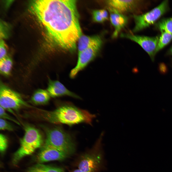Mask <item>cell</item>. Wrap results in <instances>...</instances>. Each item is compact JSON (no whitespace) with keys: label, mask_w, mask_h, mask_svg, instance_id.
Here are the masks:
<instances>
[{"label":"cell","mask_w":172,"mask_h":172,"mask_svg":"<svg viewBox=\"0 0 172 172\" xmlns=\"http://www.w3.org/2000/svg\"><path fill=\"white\" fill-rule=\"evenodd\" d=\"M154 28L161 32H166L172 34V16L159 20L155 24Z\"/></svg>","instance_id":"2e32d148"},{"label":"cell","mask_w":172,"mask_h":172,"mask_svg":"<svg viewBox=\"0 0 172 172\" xmlns=\"http://www.w3.org/2000/svg\"><path fill=\"white\" fill-rule=\"evenodd\" d=\"M47 90L50 97L53 98L67 96L76 99L81 98L80 96L69 90L58 80L49 79Z\"/></svg>","instance_id":"7c38bea8"},{"label":"cell","mask_w":172,"mask_h":172,"mask_svg":"<svg viewBox=\"0 0 172 172\" xmlns=\"http://www.w3.org/2000/svg\"><path fill=\"white\" fill-rule=\"evenodd\" d=\"M103 43L96 44L78 53L77 62L75 66L71 70L69 76L74 78L78 73L85 68L98 55Z\"/></svg>","instance_id":"ba28073f"},{"label":"cell","mask_w":172,"mask_h":172,"mask_svg":"<svg viewBox=\"0 0 172 172\" xmlns=\"http://www.w3.org/2000/svg\"><path fill=\"white\" fill-rule=\"evenodd\" d=\"M8 145V140L6 136L2 134H0V150L1 153L5 151Z\"/></svg>","instance_id":"603a6c76"},{"label":"cell","mask_w":172,"mask_h":172,"mask_svg":"<svg viewBox=\"0 0 172 172\" xmlns=\"http://www.w3.org/2000/svg\"><path fill=\"white\" fill-rule=\"evenodd\" d=\"M29 170L34 172H64L61 168L41 164L36 165Z\"/></svg>","instance_id":"d6986e66"},{"label":"cell","mask_w":172,"mask_h":172,"mask_svg":"<svg viewBox=\"0 0 172 172\" xmlns=\"http://www.w3.org/2000/svg\"><path fill=\"white\" fill-rule=\"evenodd\" d=\"M50 97L47 90L39 89L35 91L31 98L30 101L35 105H44L49 102Z\"/></svg>","instance_id":"9a60e30c"},{"label":"cell","mask_w":172,"mask_h":172,"mask_svg":"<svg viewBox=\"0 0 172 172\" xmlns=\"http://www.w3.org/2000/svg\"><path fill=\"white\" fill-rule=\"evenodd\" d=\"M73 172H83L79 169H76L74 170Z\"/></svg>","instance_id":"484cf974"},{"label":"cell","mask_w":172,"mask_h":172,"mask_svg":"<svg viewBox=\"0 0 172 172\" xmlns=\"http://www.w3.org/2000/svg\"><path fill=\"white\" fill-rule=\"evenodd\" d=\"M7 55V50L4 41L0 40V59H1Z\"/></svg>","instance_id":"cb8c5ba5"},{"label":"cell","mask_w":172,"mask_h":172,"mask_svg":"<svg viewBox=\"0 0 172 172\" xmlns=\"http://www.w3.org/2000/svg\"><path fill=\"white\" fill-rule=\"evenodd\" d=\"M92 16L94 22L99 23H103L108 20V13L105 9L95 10L93 11Z\"/></svg>","instance_id":"ffe728a7"},{"label":"cell","mask_w":172,"mask_h":172,"mask_svg":"<svg viewBox=\"0 0 172 172\" xmlns=\"http://www.w3.org/2000/svg\"><path fill=\"white\" fill-rule=\"evenodd\" d=\"M160 35L149 37L129 33H121V37L129 39L139 44L147 53L153 61Z\"/></svg>","instance_id":"9c48e42d"},{"label":"cell","mask_w":172,"mask_h":172,"mask_svg":"<svg viewBox=\"0 0 172 172\" xmlns=\"http://www.w3.org/2000/svg\"><path fill=\"white\" fill-rule=\"evenodd\" d=\"M107 9L109 13L110 21L114 29L112 37L116 38L127 24L128 18L123 14L113 9L107 7Z\"/></svg>","instance_id":"4fadbf2b"},{"label":"cell","mask_w":172,"mask_h":172,"mask_svg":"<svg viewBox=\"0 0 172 172\" xmlns=\"http://www.w3.org/2000/svg\"><path fill=\"white\" fill-rule=\"evenodd\" d=\"M46 133L45 144L52 146L68 156L74 153L75 145L73 138L61 126L48 128Z\"/></svg>","instance_id":"277c9868"},{"label":"cell","mask_w":172,"mask_h":172,"mask_svg":"<svg viewBox=\"0 0 172 172\" xmlns=\"http://www.w3.org/2000/svg\"><path fill=\"white\" fill-rule=\"evenodd\" d=\"M77 41L78 53L89 47L103 43V42L102 37L99 35L89 36L81 35Z\"/></svg>","instance_id":"5bb4252c"},{"label":"cell","mask_w":172,"mask_h":172,"mask_svg":"<svg viewBox=\"0 0 172 172\" xmlns=\"http://www.w3.org/2000/svg\"><path fill=\"white\" fill-rule=\"evenodd\" d=\"M167 54L168 55H172V45L167 51Z\"/></svg>","instance_id":"d4e9b609"},{"label":"cell","mask_w":172,"mask_h":172,"mask_svg":"<svg viewBox=\"0 0 172 172\" xmlns=\"http://www.w3.org/2000/svg\"><path fill=\"white\" fill-rule=\"evenodd\" d=\"M104 2L107 7L113 9L123 14L134 11L143 3L141 0H105Z\"/></svg>","instance_id":"8fae6325"},{"label":"cell","mask_w":172,"mask_h":172,"mask_svg":"<svg viewBox=\"0 0 172 172\" xmlns=\"http://www.w3.org/2000/svg\"><path fill=\"white\" fill-rule=\"evenodd\" d=\"M32 8L59 48L74 52L81 35L76 1L37 0Z\"/></svg>","instance_id":"6da1fadb"},{"label":"cell","mask_w":172,"mask_h":172,"mask_svg":"<svg viewBox=\"0 0 172 172\" xmlns=\"http://www.w3.org/2000/svg\"><path fill=\"white\" fill-rule=\"evenodd\" d=\"M0 117L1 118L9 120L18 125H20L18 121L8 114L6 112L5 110L1 107L0 108Z\"/></svg>","instance_id":"44dd1931"},{"label":"cell","mask_w":172,"mask_h":172,"mask_svg":"<svg viewBox=\"0 0 172 172\" xmlns=\"http://www.w3.org/2000/svg\"><path fill=\"white\" fill-rule=\"evenodd\" d=\"M28 172H34L31 171L30 170H29V171H28Z\"/></svg>","instance_id":"4316f807"},{"label":"cell","mask_w":172,"mask_h":172,"mask_svg":"<svg viewBox=\"0 0 172 172\" xmlns=\"http://www.w3.org/2000/svg\"><path fill=\"white\" fill-rule=\"evenodd\" d=\"M0 105L11 113L12 110L17 111L24 107L34 108L27 103L19 93L0 81Z\"/></svg>","instance_id":"52a82bcc"},{"label":"cell","mask_w":172,"mask_h":172,"mask_svg":"<svg viewBox=\"0 0 172 172\" xmlns=\"http://www.w3.org/2000/svg\"><path fill=\"white\" fill-rule=\"evenodd\" d=\"M159 36L155 54L164 48L172 40V34L166 32H161Z\"/></svg>","instance_id":"ac0fdd59"},{"label":"cell","mask_w":172,"mask_h":172,"mask_svg":"<svg viewBox=\"0 0 172 172\" xmlns=\"http://www.w3.org/2000/svg\"><path fill=\"white\" fill-rule=\"evenodd\" d=\"M56 108L52 111L42 110L43 117L47 121L54 124L72 125L84 123L91 125L96 115L80 109L69 102L59 101Z\"/></svg>","instance_id":"7a4b0ae2"},{"label":"cell","mask_w":172,"mask_h":172,"mask_svg":"<svg viewBox=\"0 0 172 172\" xmlns=\"http://www.w3.org/2000/svg\"><path fill=\"white\" fill-rule=\"evenodd\" d=\"M43 139L39 130L30 126L25 128V133L20 141V146L14 154L13 162L16 164L24 157L31 155L42 145Z\"/></svg>","instance_id":"3957f363"},{"label":"cell","mask_w":172,"mask_h":172,"mask_svg":"<svg viewBox=\"0 0 172 172\" xmlns=\"http://www.w3.org/2000/svg\"><path fill=\"white\" fill-rule=\"evenodd\" d=\"M169 10L168 1L165 0L149 11L141 15H133L135 25L132 32H139L155 24Z\"/></svg>","instance_id":"8992f818"},{"label":"cell","mask_w":172,"mask_h":172,"mask_svg":"<svg viewBox=\"0 0 172 172\" xmlns=\"http://www.w3.org/2000/svg\"><path fill=\"white\" fill-rule=\"evenodd\" d=\"M104 133L102 132L95 145L93 152L85 155L81 159L78 169L83 172H97L106 168L102 141Z\"/></svg>","instance_id":"5b68a950"},{"label":"cell","mask_w":172,"mask_h":172,"mask_svg":"<svg viewBox=\"0 0 172 172\" xmlns=\"http://www.w3.org/2000/svg\"><path fill=\"white\" fill-rule=\"evenodd\" d=\"M13 65L11 58L8 55L0 59V72L2 75L5 76L9 75Z\"/></svg>","instance_id":"e0dca14e"},{"label":"cell","mask_w":172,"mask_h":172,"mask_svg":"<svg viewBox=\"0 0 172 172\" xmlns=\"http://www.w3.org/2000/svg\"><path fill=\"white\" fill-rule=\"evenodd\" d=\"M68 156L52 146L46 144L42 147L37 156V160L40 163L48 161L62 160Z\"/></svg>","instance_id":"30bf717a"},{"label":"cell","mask_w":172,"mask_h":172,"mask_svg":"<svg viewBox=\"0 0 172 172\" xmlns=\"http://www.w3.org/2000/svg\"><path fill=\"white\" fill-rule=\"evenodd\" d=\"M0 129L1 130H7L12 131L14 130L13 126L5 119L0 118Z\"/></svg>","instance_id":"7402d4cb"}]
</instances>
